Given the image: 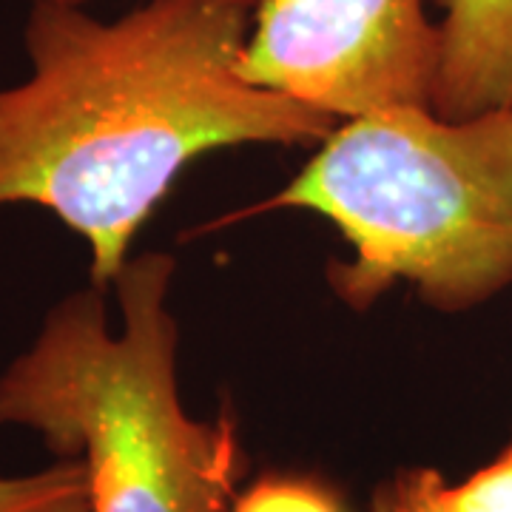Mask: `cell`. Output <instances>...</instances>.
<instances>
[{
  "label": "cell",
  "mask_w": 512,
  "mask_h": 512,
  "mask_svg": "<svg viewBox=\"0 0 512 512\" xmlns=\"http://www.w3.org/2000/svg\"><path fill=\"white\" fill-rule=\"evenodd\" d=\"M254 12L148 0L123 18L32 0L29 77L0 89V205H40L86 239L109 291L174 177L205 151L325 143L336 117L248 83Z\"/></svg>",
  "instance_id": "1"
},
{
  "label": "cell",
  "mask_w": 512,
  "mask_h": 512,
  "mask_svg": "<svg viewBox=\"0 0 512 512\" xmlns=\"http://www.w3.org/2000/svg\"><path fill=\"white\" fill-rule=\"evenodd\" d=\"M168 254L128 259L111 291L83 288L46 313L35 345L0 373V427L80 458L92 512H231L245 453L231 413L194 419L177 390L180 330Z\"/></svg>",
  "instance_id": "2"
},
{
  "label": "cell",
  "mask_w": 512,
  "mask_h": 512,
  "mask_svg": "<svg viewBox=\"0 0 512 512\" xmlns=\"http://www.w3.org/2000/svg\"><path fill=\"white\" fill-rule=\"evenodd\" d=\"M262 208H308L342 231L353 259L328 282L353 311L396 282L436 311H470L512 285V109L350 117Z\"/></svg>",
  "instance_id": "3"
},
{
  "label": "cell",
  "mask_w": 512,
  "mask_h": 512,
  "mask_svg": "<svg viewBox=\"0 0 512 512\" xmlns=\"http://www.w3.org/2000/svg\"><path fill=\"white\" fill-rule=\"evenodd\" d=\"M439 23L421 0H262L239 74L336 120L430 109Z\"/></svg>",
  "instance_id": "4"
},
{
  "label": "cell",
  "mask_w": 512,
  "mask_h": 512,
  "mask_svg": "<svg viewBox=\"0 0 512 512\" xmlns=\"http://www.w3.org/2000/svg\"><path fill=\"white\" fill-rule=\"evenodd\" d=\"M430 109L444 120L512 109V0H441Z\"/></svg>",
  "instance_id": "5"
},
{
  "label": "cell",
  "mask_w": 512,
  "mask_h": 512,
  "mask_svg": "<svg viewBox=\"0 0 512 512\" xmlns=\"http://www.w3.org/2000/svg\"><path fill=\"white\" fill-rule=\"evenodd\" d=\"M0 512H92L80 458H60L32 476H0Z\"/></svg>",
  "instance_id": "6"
},
{
  "label": "cell",
  "mask_w": 512,
  "mask_h": 512,
  "mask_svg": "<svg viewBox=\"0 0 512 512\" xmlns=\"http://www.w3.org/2000/svg\"><path fill=\"white\" fill-rule=\"evenodd\" d=\"M231 512H348L325 481L299 473H268L237 495Z\"/></svg>",
  "instance_id": "7"
},
{
  "label": "cell",
  "mask_w": 512,
  "mask_h": 512,
  "mask_svg": "<svg viewBox=\"0 0 512 512\" xmlns=\"http://www.w3.org/2000/svg\"><path fill=\"white\" fill-rule=\"evenodd\" d=\"M447 512H512V441L461 484L441 487Z\"/></svg>",
  "instance_id": "8"
},
{
  "label": "cell",
  "mask_w": 512,
  "mask_h": 512,
  "mask_svg": "<svg viewBox=\"0 0 512 512\" xmlns=\"http://www.w3.org/2000/svg\"><path fill=\"white\" fill-rule=\"evenodd\" d=\"M444 476L430 467H404L384 478L370 498V512H447L441 501Z\"/></svg>",
  "instance_id": "9"
},
{
  "label": "cell",
  "mask_w": 512,
  "mask_h": 512,
  "mask_svg": "<svg viewBox=\"0 0 512 512\" xmlns=\"http://www.w3.org/2000/svg\"><path fill=\"white\" fill-rule=\"evenodd\" d=\"M49 3H69V6H83V3H89V0H49ZM228 3H237V6H245V9L256 12V6H259L262 0H228Z\"/></svg>",
  "instance_id": "10"
}]
</instances>
